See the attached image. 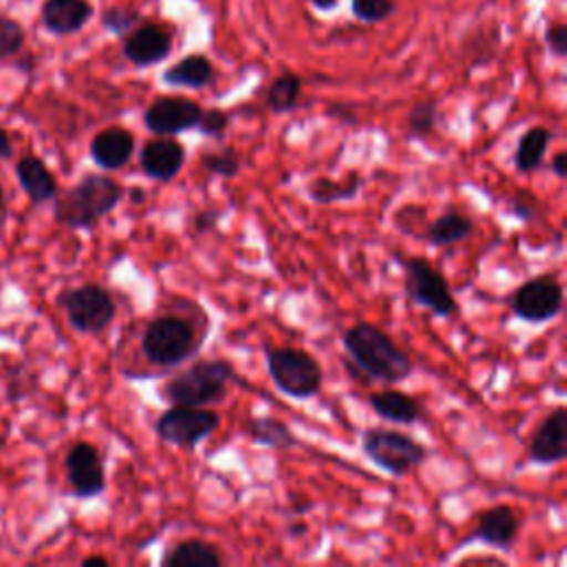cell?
Wrapping results in <instances>:
<instances>
[{
  "mask_svg": "<svg viewBox=\"0 0 567 567\" xmlns=\"http://www.w3.org/2000/svg\"><path fill=\"white\" fill-rule=\"evenodd\" d=\"M173 51V31L162 22L142 20L122 35V55L137 69L155 66Z\"/></svg>",
  "mask_w": 567,
  "mask_h": 567,
  "instance_id": "12",
  "label": "cell"
},
{
  "mask_svg": "<svg viewBox=\"0 0 567 567\" xmlns=\"http://www.w3.org/2000/svg\"><path fill=\"white\" fill-rule=\"evenodd\" d=\"M543 40H545L547 51H549L554 58L563 60V58L567 55V24H565V22L556 20V22L547 24V29H545V33H543Z\"/></svg>",
  "mask_w": 567,
  "mask_h": 567,
  "instance_id": "34",
  "label": "cell"
},
{
  "mask_svg": "<svg viewBox=\"0 0 567 567\" xmlns=\"http://www.w3.org/2000/svg\"><path fill=\"white\" fill-rule=\"evenodd\" d=\"M219 217H221V210H217V208H204V210L195 213V217H193V228H195V233H208V230H213V228L217 226Z\"/></svg>",
  "mask_w": 567,
  "mask_h": 567,
  "instance_id": "36",
  "label": "cell"
},
{
  "mask_svg": "<svg viewBox=\"0 0 567 567\" xmlns=\"http://www.w3.org/2000/svg\"><path fill=\"white\" fill-rule=\"evenodd\" d=\"M308 2H310L315 9H319V11H332L339 0H308Z\"/></svg>",
  "mask_w": 567,
  "mask_h": 567,
  "instance_id": "40",
  "label": "cell"
},
{
  "mask_svg": "<svg viewBox=\"0 0 567 567\" xmlns=\"http://www.w3.org/2000/svg\"><path fill=\"white\" fill-rule=\"evenodd\" d=\"M266 370L277 390L290 399H310L319 394L323 383L321 363L301 348H268Z\"/></svg>",
  "mask_w": 567,
  "mask_h": 567,
  "instance_id": "5",
  "label": "cell"
},
{
  "mask_svg": "<svg viewBox=\"0 0 567 567\" xmlns=\"http://www.w3.org/2000/svg\"><path fill=\"white\" fill-rule=\"evenodd\" d=\"M551 173L560 179L567 177V153L565 151H558L554 157H551Z\"/></svg>",
  "mask_w": 567,
  "mask_h": 567,
  "instance_id": "37",
  "label": "cell"
},
{
  "mask_svg": "<svg viewBox=\"0 0 567 567\" xmlns=\"http://www.w3.org/2000/svg\"><path fill=\"white\" fill-rule=\"evenodd\" d=\"M230 124V115L221 109H204L197 122V131L206 137H221Z\"/></svg>",
  "mask_w": 567,
  "mask_h": 567,
  "instance_id": "33",
  "label": "cell"
},
{
  "mask_svg": "<svg viewBox=\"0 0 567 567\" xmlns=\"http://www.w3.org/2000/svg\"><path fill=\"white\" fill-rule=\"evenodd\" d=\"M58 303L64 308L71 328L82 334L104 332L117 312L113 295L97 284L66 288L60 292Z\"/></svg>",
  "mask_w": 567,
  "mask_h": 567,
  "instance_id": "8",
  "label": "cell"
},
{
  "mask_svg": "<svg viewBox=\"0 0 567 567\" xmlns=\"http://www.w3.org/2000/svg\"><path fill=\"white\" fill-rule=\"evenodd\" d=\"M244 430L250 441L272 450H290L299 445L297 434L284 421L272 416H252L246 421Z\"/></svg>",
  "mask_w": 567,
  "mask_h": 567,
  "instance_id": "25",
  "label": "cell"
},
{
  "mask_svg": "<svg viewBox=\"0 0 567 567\" xmlns=\"http://www.w3.org/2000/svg\"><path fill=\"white\" fill-rule=\"evenodd\" d=\"M507 306L520 321L545 323L563 310V286L554 275H538L525 279L509 292Z\"/></svg>",
  "mask_w": 567,
  "mask_h": 567,
  "instance_id": "10",
  "label": "cell"
},
{
  "mask_svg": "<svg viewBox=\"0 0 567 567\" xmlns=\"http://www.w3.org/2000/svg\"><path fill=\"white\" fill-rule=\"evenodd\" d=\"M128 193H131V202H133V204H142V202L146 199V190L140 188V186H133Z\"/></svg>",
  "mask_w": 567,
  "mask_h": 567,
  "instance_id": "41",
  "label": "cell"
},
{
  "mask_svg": "<svg viewBox=\"0 0 567 567\" xmlns=\"http://www.w3.org/2000/svg\"><path fill=\"white\" fill-rule=\"evenodd\" d=\"M199 164L206 173L215 175V177H237L239 168H241V162H239V155L233 146H224L219 151H206L202 153L199 157Z\"/></svg>",
  "mask_w": 567,
  "mask_h": 567,
  "instance_id": "29",
  "label": "cell"
},
{
  "mask_svg": "<svg viewBox=\"0 0 567 567\" xmlns=\"http://www.w3.org/2000/svg\"><path fill=\"white\" fill-rule=\"evenodd\" d=\"M11 155V140L9 133L0 126V159H7Z\"/></svg>",
  "mask_w": 567,
  "mask_h": 567,
  "instance_id": "38",
  "label": "cell"
},
{
  "mask_svg": "<svg viewBox=\"0 0 567 567\" xmlns=\"http://www.w3.org/2000/svg\"><path fill=\"white\" fill-rule=\"evenodd\" d=\"M135 151V137L124 126H109L93 135L89 153L91 159L104 171H117L128 164Z\"/></svg>",
  "mask_w": 567,
  "mask_h": 567,
  "instance_id": "17",
  "label": "cell"
},
{
  "mask_svg": "<svg viewBox=\"0 0 567 567\" xmlns=\"http://www.w3.org/2000/svg\"><path fill=\"white\" fill-rule=\"evenodd\" d=\"M436 120H439V109H436L434 100L416 102L408 111L405 137L408 140H425V137H430L434 133V128H436Z\"/></svg>",
  "mask_w": 567,
  "mask_h": 567,
  "instance_id": "28",
  "label": "cell"
},
{
  "mask_svg": "<svg viewBox=\"0 0 567 567\" xmlns=\"http://www.w3.org/2000/svg\"><path fill=\"white\" fill-rule=\"evenodd\" d=\"M2 202H4V195H2V188H0V210H2Z\"/></svg>",
  "mask_w": 567,
  "mask_h": 567,
  "instance_id": "42",
  "label": "cell"
},
{
  "mask_svg": "<svg viewBox=\"0 0 567 567\" xmlns=\"http://www.w3.org/2000/svg\"><path fill=\"white\" fill-rule=\"evenodd\" d=\"M100 20H102V27H104L109 33L122 38V35H126L131 29H135V27L144 20V16H142L137 9H133V7H109V9L102 13Z\"/></svg>",
  "mask_w": 567,
  "mask_h": 567,
  "instance_id": "31",
  "label": "cell"
},
{
  "mask_svg": "<svg viewBox=\"0 0 567 567\" xmlns=\"http://www.w3.org/2000/svg\"><path fill=\"white\" fill-rule=\"evenodd\" d=\"M221 423L219 412L210 408L195 405H171L155 419V434L168 445L182 450H195L204 439H208Z\"/></svg>",
  "mask_w": 567,
  "mask_h": 567,
  "instance_id": "9",
  "label": "cell"
},
{
  "mask_svg": "<svg viewBox=\"0 0 567 567\" xmlns=\"http://www.w3.org/2000/svg\"><path fill=\"white\" fill-rule=\"evenodd\" d=\"M396 11V0H350V13L363 24L385 22Z\"/></svg>",
  "mask_w": 567,
  "mask_h": 567,
  "instance_id": "30",
  "label": "cell"
},
{
  "mask_svg": "<svg viewBox=\"0 0 567 567\" xmlns=\"http://www.w3.org/2000/svg\"><path fill=\"white\" fill-rule=\"evenodd\" d=\"M124 197V188L109 175L86 173L78 184L55 199V221L86 230L100 224Z\"/></svg>",
  "mask_w": 567,
  "mask_h": 567,
  "instance_id": "2",
  "label": "cell"
},
{
  "mask_svg": "<svg viewBox=\"0 0 567 567\" xmlns=\"http://www.w3.org/2000/svg\"><path fill=\"white\" fill-rule=\"evenodd\" d=\"M93 16L89 0H44L42 24L55 35L78 33Z\"/></svg>",
  "mask_w": 567,
  "mask_h": 567,
  "instance_id": "18",
  "label": "cell"
},
{
  "mask_svg": "<svg viewBox=\"0 0 567 567\" xmlns=\"http://www.w3.org/2000/svg\"><path fill=\"white\" fill-rule=\"evenodd\" d=\"M80 565L82 567H109L111 563H109V558H104V556H86V558H82L80 560Z\"/></svg>",
  "mask_w": 567,
  "mask_h": 567,
  "instance_id": "39",
  "label": "cell"
},
{
  "mask_svg": "<svg viewBox=\"0 0 567 567\" xmlns=\"http://www.w3.org/2000/svg\"><path fill=\"white\" fill-rule=\"evenodd\" d=\"M368 405L372 412L388 421V423H399V425H414L423 419L421 405L414 396L401 392V390H379L368 396Z\"/></svg>",
  "mask_w": 567,
  "mask_h": 567,
  "instance_id": "20",
  "label": "cell"
},
{
  "mask_svg": "<svg viewBox=\"0 0 567 567\" xmlns=\"http://www.w3.org/2000/svg\"><path fill=\"white\" fill-rule=\"evenodd\" d=\"M24 44V29L18 20L0 16V60L16 55Z\"/></svg>",
  "mask_w": 567,
  "mask_h": 567,
  "instance_id": "32",
  "label": "cell"
},
{
  "mask_svg": "<svg viewBox=\"0 0 567 567\" xmlns=\"http://www.w3.org/2000/svg\"><path fill=\"white\" fill-rule=\"evenodd\" d=\"M66 481L78 498H93L106 489L104 461L97 447L89 441H78L71 445L64 458Z\"/></svg>",
  "mask_w": 567,
  "mask_h": 567,
  "instance_id": "13",
  "label": "cell"
},
{
  "mask_svg": "<svg viewBox=\"0 0 567 567\" xmlns=\"http://www.w3.org/2000/svg\"><path fill=\"white\" fill-rule=\"evenodd\" d=\"M202 104L184 95H159L144 109V126L155 135L193 131L202 117Z\"/></svg>",
  "mask_w": 567,
  "mask_h": 567,
  "instance_id": "11",
  "label": "cell"
},
{
  "mask_svg": "<svg viewBox=\"0 0 567 567\" xmlns=\"http://www.w3.org/2000/svg\"><path fill=\"white\" fill-rule=\"evenodd\" d=\"M301 97V78L292 71L279 73L266 91V104L272 113H288L297 109Z\"/></svg>",
  "mask_w": 567,
  "mask_h": 567,
  "instance_id": "27",
  "label": "cell"
},
{
  "mask_svg": "<svg viewBox=\"0 0 567 567\" xmlns=\"http://www.w3.org/2000/svg\"><path fill=\"white\" fill-rule=\"evenodd\" d=\"M518 529H520L518 514L509 505H494L478 514V523L472 536H467L461 545L478 540L501 551H509L518 538Z\"/></svg>",
  "mask_w": 567,
  "mask_h": 567,
  "instance_id": "16",
  "label": "cell"
},
{
  "mask_svg": "<svg viewBox=\"0 0 567 567\" xmlns=\"http://www.w3.org/2000/svg\"><path fill=\"white\" fill-rule=\"evenodd\" d=\"M401 270L405 275V297L421 306L427 308L434 317H452L458 312V303L450 290V284L445 275L432 266L430 259L425 257H399Z\"/></svg>",
  "mask_w": 567,
  "mask_h": 567,
  "instance_id": "7",
  "label": "cell"
},
{
  "mask_svg": "<svg viewBox=\"0 0 567 567\" xmlns=\"http://www.w3.org/2000/svg\"><path fill=\"white\" fill-rule=\"evenodd\" d=\"M16 175L33 204H44L58 197V182L38 155H22L16 164Z\"/></svg>",
  "mask_w": 567,
  "mask_h": 567,
  "instance_id": "19",
  "label": "cell"
},
{
  "mask_svg": "<svg viewBox=\"0 0 567 567\" xmlns=\"http://www.w3.org/2000/svg\"><path fill=\"white\" fill-rule=\"evenodd\" d=\"M551 142V131L545 126H532L527 128L516 144L514 153V166L518 173H534L547 153V146Z\"/></svg>",
  "mask_w": 567,
  "mask_h": 567,
  "instance_id": "26",
  "label": "cell"
},
{
  "mask_svg": "<svg viewBox=\"0 0 567 567\" xmlns=\"http://www.w3.org/2000/svg\"><path fill=\"white\" fill-rule=\"evenodd\" d=\"M363 186V175L359 171H348L346 177L332 179V177H315L308 184V195L317 204H334V202H350L359 195Z\"/></svg>",
  "mask_w": 567,
  "mask_h": 567,
  "instance_id": "24",
  "label": "cell"
},
{
  "mask_svg": "<svg viewBox=\"0 0 567 567\" xmlns=\"http://www.w3.org/2000/svg\"><path fill=\"white\" fill-rule=\"evenodd\" d=\"M527 456L536 465H556L567 456V408L556 405L534 430Z\"/></svg>",
  "mask_w": 567,
  "mask_h": 567,
  "instance_id": "14",
  "label": "cell"
},
{
  "mask_svg": "<svg viewBox=\"0 0 567 567\" xmlns=\"http://www.w3.org/2000/svg\"><path fill=\"white\" fill-rule=\"evenodd\" d=\"M474 233V219L456 208H447L425 228V239L432 246H454Z\"/></svg>",
  "mask_w": 567,
  "mask_h": 567,
  "instance_id": "23",
  "label": "cell"
},
{
  "mask_svg": "<svg viewBox=\"0 0 567 567\" xmlns=\"http://www.w3.org/2000/svg\"><path fill=\"white\" fill-rule=\"evenodd\" d=\"M204 334L179 315L153 317L142 334V354L157 368H175L197 354Z\"/></svg>",
  "mask_w": 567,
  "mask_h": 567,
  "instance_id": "4",
  "label": "cell"
},
{
  "mask_svg": "<svg viewBox=\"0 0 567 567\" xmlns=\"http://www.w3.org/2000/svg\"><path fill=\"white\" fill-rule=\"evenodd\" d=\"M507 213H509L512 217H516L518 221H532V219L536 217V213H538V202H536L534 195H529V193L523 190V193H518V195H514V197L509 199Z\"/></svg>",
  "mask_w": 567,
  "mask_h": 567,
  "instance_id": "35",
  "label": "cell"
},
{
  "mask_svg": "<svg viewBox=\"0 0 567 567\" xmlns=\"http://www.w3.org/2000/svg\"><path fill=\"white\" fill-rule=\"evenodd\" d=\"M186 162V148L175 135H157L144 142L140 151V168L153 182L168 184L173 182Z\"/></svg>",
  "mask_w": 567,
  "mask_h": 567,
  "instance_id": "15",
  "label": "cell"
},
{
  "mask_svg": "<svg viewBox=\"0 0 567 567\" xmlns=\"http://www.w3.org/2000/svg\"><path fill=\"white\" fill-rule=\"evenodd\" d=\"M235 377V365L226 359H195L159 388V396L171 405H215L228 394Z\"/></svg>",
  "mask_w": 567,
  "mask_h": 567,
  "instance_id": "3",
  "label": "cell"
},
{
  "mask_svg": "<svg viewBox=\"0 0 567 567\" xmlns=\"http://www.w3.org/2000/svg\"><path fill=\"white\" fill-rule=\"evenodd\" d=\"M221 565H224V558L219 549L199 538L179 540L162 558V567H221Z\"/></svg>",
  "mask_w": 567,
  "mask_h": 567,
  "instance_id": "22",
  "label": "cell"
},
{
  "mask_svg": "<svg viewBox=\"0 0 567 567\" xmlns=\"http://www.w3.org/2000/svg\"><path fill=\"white\" fill-rule=\"evenodd\" d=\"M341 346L348 354L346 368L357 381H405L414 365L390 334L370 321H357L341 334Z\"/></svg>",
  "mask_w": 567,
  "mask_h": 567,
  "instance_id": "1",
  "label": "cell"
},
{
  "mask_svg": "<svg viewBox=\"0 0 567 567\" xmlns=\"http://www.w3.org/2000/svg\"><path fill=\"white\" fill-rule=\"evenodd\" d=\"M215 80V66L204 53H188L162 73V82L175 89H204Z\"/></svg>",
  "mask_w": 567,
  "mask_h": 567,
  "instance_id": "21",
  "label": "cell"
},
{
  "mask_svg": "<svg viewBox=\"0 0 567 567\" xmlns=\"http://www.w3.org/2000/svg\"><path fill=\"white\" fill-rule=\"evenodd\" d=\"M361 450L379 470L390 476H405L421 467L427 458L423 443L405 432L390 427H370L361 436Z\"/></svg>",
  "mask_w": 567,
  "mask_h": 567,
  "instance_id": "6",
  "label": "cell"
}]
</instances>
